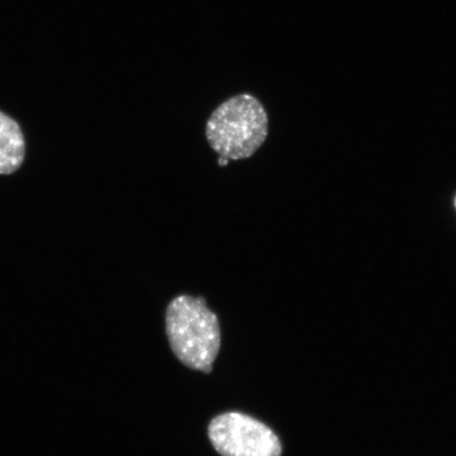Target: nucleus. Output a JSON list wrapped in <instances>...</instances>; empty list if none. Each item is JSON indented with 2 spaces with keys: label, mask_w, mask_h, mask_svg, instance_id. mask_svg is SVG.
I'll list each match as a JSON object with an SVG mask.
<instances>
[{
  "label": "nucleus",
  "mask_w": 456,
  "mask_h": 456,
  "mask_svg": "<svg viewBox=\"0 0 456 456\" xmlns=\"http://www.w3.org/2000/svg\"><path fill=\"white\" fill-rule=\"evenodd\" d=\"M208 437L221 456H281L282 444L271 428L241 412L216 416Z\"/></svg>",
  "instance_id": "7ed1b4c3"
},
{
  "label": "nucleus",
  "mask_w": 456,
  "mask_h": 456,
  "mask_svg": "<svg viewBox=\"0 0 456 456\" xmlns=\"http://www.w3.org/2000/svg\"><path fill=\"white\" fill-rule=\"evenodd\" d=\"M24 158L25 140L19 124L0 112V174L15 173Z\"/></svg>",
  "instance_id": "20e7f679"
},
{
  "label": "nucleus",
  "mask_w": 456,
  "mask_h": 456,
  "mask_svg": "<svg viewBox=\"0 0 456 456\" xmlns=\"http://www.w3.org/2000/svg\"><path fill=\"white\" fill-rule=\"evenodd\" d=\"M455 207H456V200H455Z\"/></svg>",
  "instance_id": "39448f33"
},
{
  "label": "nucleus",
  "mask_w": 456,
  "mask_h": 456,
  "mask_svg": "<svg viewBox=\"0 0 456 456\" xmlns=\"http://www.w3.org/2000/svg\"><path fill=\"white\" fill-rule=\"evenodd\" d=\"M269 134V118L253 95L232 96L221 104L207 124V139L220 158L244 159L252 157Z\"/></svg>",
  "instance_id": "f03ea898"
},
{
  "label": "nucleus",
  "mask_w": 456,
  "mask_h": 456,
  "mask_svg": "<svg viewBox=\"0 0 456 456\" xmlns=\"http://www.w3.org/2000/svg\"><path fill=\"white\" fill-rule=\"evenodd\" d=\"M165 328L171 351L185 367L212 373L220 351L221 329L207 300L191 295L174 298L167 306Z\"/></svg>",
  "instance_id": "f257e3e1"
}]
</instances>
